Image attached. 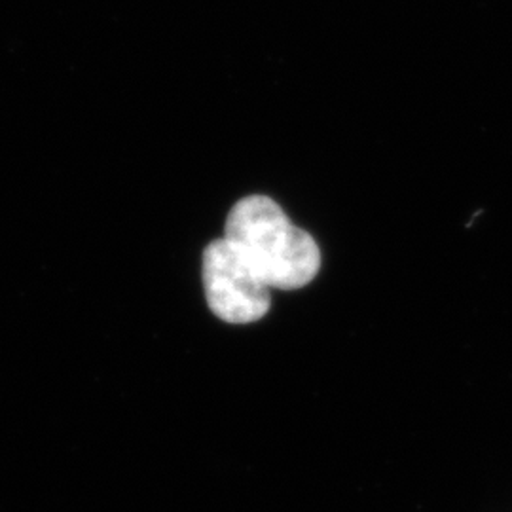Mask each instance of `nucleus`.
<instances>
[{
	"label": "nucleus",
	"instance_id": "nucleus-1",
	"mask_svg": "<svg viewBox=\"0 0 512 512\" xmlns=\"http://www.w3.org/2000/svg\"><path fill=\"white\" fill-rule=\"evenodd\" d=\"M224 238L251 260L272 289H302L319 274L321 251L315 239L294 226L266 196H249L236 203L226 220Z\"/></svg>",
	"mask_w": 512,
	"mask_h": 512
},
{
	"label": "nucleus",
	"instance_id": "nucleus-2",
	"mask_svg": "<svg viewBox=\"0 0 512 512\" xmlns=\"http://www.w3.org/2000/svg\"><path fill=\"white\" fill-rule=\"evenodd\" d=\"M203 289L211 311L230 325H251L270 311L272 287L230 239L203 251Z\"/></svg>",
	"mask_w": 512,
	"mask_h": 512
}]
</instances>
